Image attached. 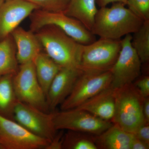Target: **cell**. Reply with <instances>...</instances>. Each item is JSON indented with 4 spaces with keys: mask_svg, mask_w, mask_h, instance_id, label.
<instances>
[{
    "mask_svg": "<svg viewBox=\"0 0 149 149\" xmlns=\"http://www.w3.org/2000/svg\"><path fill=\"white\" fill-rule=\"evenodd\" d=\"M123 3H115L110 7L100 8L96 14L92 32L100 38L120 40L136 32L144 21Z\"/></svg>",
    "mask_w": 149,
    "mask_h": 149,
    "instance_id": "6da1fadb",
    "label": "cell"
},
{
    "mask_svg": "<svg viewBox=\"0 0 149 149\" xmlns=\"http://www.w3.org/2000/svg\"><path fill=\"white\" fill-rule=\"evenodd\" d=\"M35 34L45 53L61 67L79 68L81 44L53 25L43 27Z\"/></svg>",
    "mask_w": 149,
    "mask_h": 149,
    "instance_id": "7a4b0ae2",
    "label": "cell"
},
{
    "mask_svg": "<svg viewBox=\"0 0 149 149\" xmlns=\"http://www.w3.org/2000/svg\"><path fill=\"white\" fill-rule=\"evenodd\" d=\"M114 114L111 121L133 133L146 123L143 112V98L133 83L114 89Z\"/></svg>",
    "mask_w": 149,
    "mask_h": 149,
    "instance_id": "3957f363",
    "label": "cell"
},
{
    "mask_svg": "<svg viewBox=\"0 0 149 149\" xmlns=\"http://www.w3.org/2000/svg\"><path fill=\"white\" fill-rule=\"evenodd\" d=\"M121 48V40L102 38L88 45H81L79 68L85 72L110 70Z\"/></svg>",
    "mask_w": 149,
    "mask_h": 149,
    "instance_id": "277c9868",
    "label": "cell"
},
{
    "mask_svg": "<svg viewBox=\"0 0 149 149\" xmlns=\"http://www.w3.org/2000/svg\"><path fill=\"white\" fill-rule=\"evenodd\" d=\"M31 16V30L35 32L45 26L53 25L81 45H87L95 41L96 36L76 19L63 12L36 10Z\"/></svg>",
    "mask_w": 149,
    "mask_h": 149,
    "instance_id": "5b68a950",
    "label": "cell"
},
{
    "mask_svg": "<svg viewBox=\"0 0 149 149\" xmlns=\"http://www.w3.org/2000/svg\"><path fill=\"white\" fill-rule=\"evenodd\" d=\"M13 85L17 101L47 112V97L37 79L33 62L20 65L14 75Z\"/></svg>",
    "mask_w": 149,
    "mask_h": 149,
    "instance_id": "8992f818",
    "label": "cell"
},
{
    "mask_svg": "<svg viewBox=\"0 0 149 149\" xmlns=\"http://www.w3.org/2000/svg\"><path fill=\"white\" fill-rule=\"evenodd\" d=\"M53 121L57 130L66 129L96 136L100 135L113 124L77 108L54 112Z\"/></svg>",
    "mask_w": 149,
    "mask_h": 149,
    "instance_id": "52a82bcc",
    "label": "cell"
},
{
    "mask_svg": "<svg viewBox=\"0 0 149 149\" xmlns=\"http://www.w3.org/2000/svg\"><path fill=\"white\" fill-rule=\"evenodd\" d=\"M13 115L16 122L38 137L51 142L56 134L54 113H47L35 107L17 101Z\"/></svg>",
    "mask_w": 149,
    "mask_h": 149,
    "instance_id": "ba28073f",
    "label": "cell"
},
{
    "mask_svg": "<svg viewBox=\"0 0 149 149\" xmlns=\"http://www.w3.org/2000/svg\"><path fill=\"white\" fill-rule=\"evenodd\" d=\"M110 70L101 72H83L78 77L72 91L61 104V110L79 107L111 84Z\"/></svg>",
    "mask_w": 149,
    "mask_h": 149,
    "instance_id": "9c48e42d",
    "label": "cell"
},
{
    "mask_svg": "<svg viewBox=\"0 0 149 149\" xmlns=\"http://www.w3.org/2000/svg\"><path fill=\"white\" fill-rule=\"evenodd\" d=\"M131 34L121 40V48L117 60L110 70L111 86L118 89L133 83L141 72V60L131 45Z\"/></svg>",
    "mask_w": 149,
    "mask_h": 149,
    "instance_id": "30bf717a",
    "label": "cell"
},
{
    "mask_svg": "<svg viewBox=\"0 0 149 149\" xmlns=\"http://www.w3.org/2000/svg\"><path fill=\"white\" fill-rule=\"evenodd\" d=\"M50 143L0 114V144L4 149H45Z\"/></svg>",
    "mask_w": 149,
    "mask_h": 149,
    "instance_id": "8fae6325",
    "label": "cell"
},
{
    "mask_svg": "<svg viewBox=\"0 0 149 149\" xmlns=\"http://www.w3.org/2000/svg\"><path fill=\"white\" fill-rule=\"evenodd\" d=\"M39 9L26 0H6L0 5V41L10 36L25 18Z\"/></svg>",
    "mask_w": 149,
    "mask_h": 149,
    "instance_id": "7c38bea8",
    "label": "cell"
},
{
    "mask_svg": "<svg viewBox=\"0 0 149 149\" xmlns=\"http://www.w3.org/2000/svg\"><path fill=\"white\" fill-rule=\"evenodd\" d=\"M83 72L79 68H61L51 83L47 94L49 109L54 110L62 103Z\"/></svg>",
    "mask_w": 149,
    "mask_h": 149,
    "instance_id": "4fadbf2b",
    "label": "cell"
},
{
    "mask_svg": "<svg viewBox=\"0 0 149 149\" xmlns=\"http://www.w3.org/2000/svg\"><path fill=\"white\" fill-rule=\"evenodd\" d=\"M16 47V57L19 64L34 61L42 47L35 32L18 27L12 33Z\"/></svg>",
    "mask_w": 149,
    "mask_h": 149,
    "instance_id": "5bb4252c",
    "label": "cell"
},
{
    "mask_svg": "<svg viewBox=\"0 0 149 149\" xmlns=\"http://www.w3.org/2000/svg\"><path fill=\"white\" fill-rule=\"evenodd\" d=\"M114 91L110 85L76 108L103 120H111L114 112Z\"/></svg>",
    "mask_w": 149,
    "mask_h": 149,
    "instance_id": "9a60e30c",
    "label": "cell"
},
{
    "mask_svg": "<svg viewBox=\"0 0 149 149\" xmlns=\"http://www.w3.org/2000/svg\"><path fill=\"white\" fill-rule=\"evenodd\" d=\"M94 139L98 148L106 149H130L135 138L133 133L122 129L116 124Z\"/></svg>",
    "mask_w": 149,
    "mask_h": 149,
    "instance_id": "2e32d148",
    "label": "cell"
},
{
    "mask_svg": "<svg viewBox=\"0 0 149 149\" xmlns=\"http://www.w3.org/2000/svg\"><path fill=\"white\" fill-rule=\"evenodd\" d=\"M98 10L96 0H70L63 13L76 19L92 32Z\"/></svg>",
    "mask_w": 149,
    "mask_h": 149,
    "instance_id": "e0dca14e",
    "label": "cell"
},
{
    "mask_svg": "<svg viewBox=\"0 0 149 149\" xmlns=\"http://www.w3.org/2000/svg\"><path fill=\"white\" fill-rule=\"evenodd\" d=\"M33 63L37 79L47 97L51 83L62 67L42 52L36 57Z\"/></svg>",
    "mask_w": 149,
    "mask_h": 149,
    "instance_id": "ac0fdd59",
    "label": "cell"
},
{
    "mask_svg": "<svg viewBox=\"0 0 149 149\" xmlns=\"http://www.w3.org/2000/svg\"><path fill=\"white\" fill-rule=\"evenodd\" d=\"M18 64L16 46L10 35L0 41V77L16 73Z\"/></svg>",
    "mask_w": 149,
    "mask_h": 149,
    "instance_id": "d6986e66",
    "label": "cell"
},
{
    "mask_svg": "<svg viewBox=\"0 0 149 149\" xmlns=\"http://www.w3.org/2000/svg\"><path fill=\"white\" fill-rule=\"evenodd\" d=\"M14 74H7L0 77V114L4 116L12 114L14 107L17 101L13 85Z\"/></svg>",
    "mask_w": 149,
    "mask_h": 149,
    "instance_id": "ffe728a7",
    "label": "cell"
},
{
    "mask_svg": "<svg viewBox=\"0 0 149 149\" xmlns=\"http://www.w3.org/2000/svg\"><path fill=\"white\" fill-rule=\"evenodd\" d=\"M131 45L142 63L149 60V20L145 21L136 32L133 33Z\"/></svg>",
    "mask_w": 149,
    "mask_h": 149,
    "instance_id": "44dd1931",
    "label": "cell"
},
{
    "mask_svg": "<svg viewBox=\"0 0 149 149\" xmlns=\"http://www.w3.org/2000/svg\"><path fill=\"white\" fill-rule=\"evenodd\" d=\"M63 148L69 149H98L93 139L71 131L64 136Z\"/></svg>",
    "mask_w": 149,
    "mask_h": 149,
    "instance_id": "7402d4cb",
    "label": "cell"
},
{
    "mask_svg": "<svg viewBox=\"0 0 149 149\" xmlns=\"http://www.w3.org/2000/svg\"><path fill=\"white\" fill-rule=\"evenodd\" d=\"M40 9L49 11L64 12L70 0H26Z\"/></svg>",
    "mask_w": 149,
    "mask_h": 149,
    "instance_id": "603a6c76",
    "label": "cell"
},
{
    "mask_svg": "<svg viewBox=\"0 0 149 149\" xmlns=\"http://www.w3.org/2000/svg\"><path fill=\"white\" fill-rule=\"evenodd\" d=\"M126 6L143 21L149 20V0H128Z\"/></svg>",
    "mask_w": 149,
    "mask_h": 149,
    "instance_id": "cb8c5ba5",
    "label": "cell"
},
{
    "mask_svg": "<svg viewBox=\"0 0 149 149\" xmlns=\"http://www.w3.org/2000/svg\"><path fill=\"white\" fill-rule=\"evenodd\" d=\"M139 93L143 98L149 96V77L144 76L136 81L135 85Z\"/></svg>",
    "mask_w": 149,
    "mask_h": 149,
    "instance_id": "d4e9b609",
    "label": "cell"
},
{
    "mask_svg": "<svg viewBox=\"0 0 149 149\" xmlns=\"http://www.w3.org/2000/svg\"><path fill=\"white\" fill-rule=\"evenodd\" d=\"M133 134L137 139L149 144V123H144L141 125Z\"/></svg>",
    "mask_w": 149,
    "mask_h": 149,
    "instance_id": "484cf974",
    "label": "cell"
},
{
    "mask_svg": "<svg viewBox=\"0 0 149 149\" xmlns=\"http://www.w3.org/2000/svg\"><path fill=\"white\" fill-rule=\"evenodd\" d=\"M64 135L63 132H60L56 134L55 137L46 147V149H60L63 148Z\"/></svg>",
    "mask_w": 149,
    "mask_h": 149,
    "instance_id": "4316f807",
    "label": "cell"
},
{
    "mask_svg": "<svg viewBox=\"0 0 149 149\" xmlns=\"http://www.w3.org/2000/svg\"><path fill=\"white\" fill-rule=\"evenodd\" d=\"M149 144L146 143L143 141H140L136 137L133 139L131 146L130 149H148Z\"/></svg>",
    "mask_w": 149,
    "mask_h": 149,
    "instance_id": "83f0119b",
    "label": "cell"
},
{
    "mask_svg": "<svg viewBox=\"0 0 149 149\" xmlns=\"http://www.w3.org/2000/svg\"><path fill=\"white\" fill-rule=\"evenodd\" d=\"M143 114L146 123H149V97L144 99L143 106Z\"/></svg>",
    "mask_w": 149,
    "mask_h": 149,
    "instance_id": "f1b7e54d",
    "label": "cell"
},
{
    "mask_svg": "<svg viewBox=\"0 0 149 149\" xmlns=\"http://www.w3.org/2000/svg\"><path fill=\"white\" fill-rule=\"evenodd\" d=\"M128 0H96L97 4L100 8L107 6L110 3H121L127 5Z\"/></svg>",
    "mask_w": 149,
    "mask_h": 149,
    "instance_id": "f546056e",
    "label": "cell"
},
{
    "mask_svg": "<svg viewBox=\"0 0 149 149\" xmlns=\"http://www.w3.org/2000/svg\"><path fill=\"white\" fill-rule=\"evenodd\" d=\"M6 0H0V5L2 4Z\"/></svg>",
    "mask_w": 149,
    "mask_h": 149,
    "instance_id": "4dcf8cb0",
    "label": "cell"
},
{
    "mask_svg": "<svg viewBox=\"0 0 149 149\" xmlns=\"http://www.w3.org/2000/svg\"><path fill=\"white\" fill-rule=\"evenodd\" d=\"M0 149H4L3 148V147L1 144H0Z\"/></svg>",
    "mask_w": 149,
    "mask_h": 149,
    "instance_id": "1f68e13d",
    "label": "cell"
},
{
    "mask_svg": "<svg viewBox=\"0 0 149 149\" xmlns=\"http://www.w3.org/2000/svg\"></svg>",
    "mask_w": 149,
    "mask_h": 149,
    "instance_id": "d6a6232c",
    "label": "cell"
}]
</instances>
